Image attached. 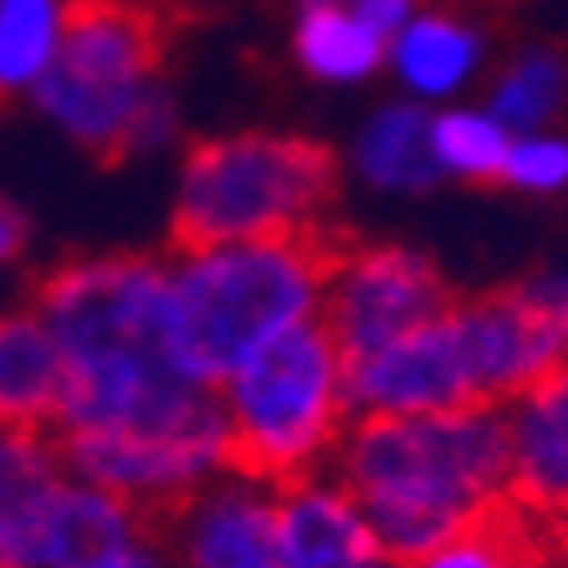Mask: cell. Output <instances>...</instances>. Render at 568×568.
Wrapping results in <instances>:
<instances>
[{"label":"cell","mask_w":568,"mask_h":568,"mask_svg":"<svg viewBox=\"0 0 568 568\" xmlns=\"http://www.w3.org/2000/svg\"><path fill=\"white\" fill-rule=\"evenodd\" d=\"M344 174L358 190L384 200H415L446 185V174L430 149V108L410 103V98H384L364 119L354 123L344 144Z\"/></svg>","instance_id":"9a60e30c"},{"label":"cell","mask_w":568,"mask_h":568,"mask_svg":"<svg viewBox=\"0 0 568 568\" xmlns=\"http://www.w3.org/2000/svg\"><path fill=\"white\" fill-rule=\"evenodd\" d=\"M297 6H348V0H297Z\"/></svg>","instance_id":"f546056e"},{"label":"cell","mask_w":568,"mask_h":568,"mask_svg":"<svg viewBox=\"0 0 568 568\" xmlns=\"http://www.w3.org/2000/svg\"><path fill=\"white\" fill-rule=\"evenodd\" d=\"M338 180L344 164L313 133L266 123L205 133L174 159L170 236L174 246L323 236Z\"/></svg>","instance_id":"277c9868"},{"label":"cell","mask_w":568,"mask_h":568,"mask_svg":"<svg viewBox=\"0 0 568 568\" xmlns=\"http://www.w3.org/2000/svg\"><path fill=\"white\" fill-rule=\"evenodd\" d=\"M328 471L358 497L395 564H410L507 507L503 405L358 415Z\"/></svg>","instance_id":"7a4b0ae2"},{"label":"cell","mask_w":568,"mask_h":568,"mask_svg":"<svg viewBox=\"0 0 568 568\" xmlns=\"http://www.w3.org/2000/svg\"><path fill=\"white\" fill-rule=\"evenodd\" d=\"M231 450L241 471L292 481L333 466V450L354 425L348 405V354L323 317L282 333L215 384Z\"/></svg>","instance_id":"5b68a950"},{"label":"cell","mask_w":568,"mask_h":568,"mask_svg":"<svg viewBox=\"0 0 568 568\" xmlns=\"http://www.w3.org/2000/svg\"><path fill=\"white\" fill-rule=\"evenodd\" d=\"M497 185L517 190V195H528V200L568 195V133L564 129L513 133V149H507V164Z\"/></svg>","instance_id":"603a6c76"},{"label":"cell","mask_w":568,"mask_h":568,"mask_svg":"<svg viewBox=\"0 0 568 568\" xmlns=\"http://www.w3.org/2000/svg\"><path fill=\"white\" fill-rule=\"evenodd\" d=\"M466 358L487 405H507L517 389L568 364V266H538L507 287L456 297Z\"/></svg>","instance_id":"ba28073f"},{"label":"cell","mask_w":568,"mask_h":568,"mask_svg":"<svg viewBox=\"0 0 568 568\" xmlns=\"http://www.w3.org/2000/svg\"><path fill=\"white\" fill-rule=\"evenodd\" d=\"M348 6H354V11L364 16V21H369L384 41L395 37V31L410 27V16L420 11V0H348Z\"/></svg>","instance_id":"4316f807"},{"label":"cell","mask_w":568,"mask_h":568,"mask_svg":"<svg viewBox=\"0 0 568 568\" xmlns=\"http://www.w3.org/2000/svg\"><path fill=\"white\" fill-rule=\"evenodd\" d=\"M149 528H154L149 513L67 471L16 523V542H21V568H88L98 558L119 554L123 542L144 538Z\"/></svg>","instance_id":"7c38bea8"},{"label":"cell","mask_w":568,"mask_h":568,"mask_svg":"<svg viewBox=\"0 0 568 568\" xmlns=\"http://www.w3.org/2000/svg\"><path fill=\"white\" fill-rule=\"evenodd\" d=\"M78 0H0V103H27L47 78Z\"/></svg>","instance_id":"d6986e66"},{"label":"cell","mask_w":568,"mask_h":568,"mask_svg":"<svg viewBox=\"0 0 568 568\" xmlns=\"http://www.w3.org/2000/svg\"><path fill=\"white\" fill-rule=\"evenodd\" d=\"M450 303L456 292L430 252L410 241H354L333 252L317 317L338 338V348L358 358L425 328Z\"/></svg>","instance_id":"52a82bcc"},{"label":"cell","mask_w":568,"mask_h":568,"mask_svg":"<svg viewBox=\"0 0 568 568\" xmlns=\"http://www.w3.org/2000/svg\"><path fill=\"white\" fill-rule=\"evenodd\" d=\"M180 133H185V108H180L174 88L164 82V88H159V93L144 103L139 123H133L123 159H164L174 144H180Z\"/></svg>","instance_id":"cb8c5ba5"},{"label":"cell","mask_w":568,"mask_h":568,"mask_svg":"<svg viewBox=\"0 0 568 568\" xmlns=\"http://www.w3.org/2000/svg\"><path fill=\"white\" fill-rule=\"evenodd\" d=\"M328 262L323 236L174 246L164 256L174 358L200 384H221L241 358L323 313Z\"/></svg>","instance_id":"3957f363"},{"label":"cell","mask_w":568,"mask_h":568,"mask_svg":"<svg viewBox=\"0 0 568 568\" xmlns=\"http://www.w3.org/2000/svg\"><path fill=\"white\" fill-rule=\"evenodd\" d=\"M430 149H436V164L446 180L456 185H491L503 180L507 149H513V133L487 113V103H446L430 108Z\"/></svg>","instance_id":"44dd1931"},{"label":"cell","mask_w":568,"mask_h":568,"mask_svg":"<svg viewBox=\"0 0 568 568\" xmlns=\"http://www.w3.org/2000/svg\"><path fill=\"white\" fill-rule=\"evenodd\" d=\"M384 72L420 108L466 103L471 88H481L491 72V37L481 21L446 6H420L410 27L395 31L384 47Z\"/></svg>","instance_id":"5bb4252c"},{"label":"cell","mask_w":568,"mask_h":568,"mask_svg":"<svg viewBox=\"0 0 568 568\" xmlns=\"http://www.w3.org/2000/svg\"><path fill=\"white\" fill-rule=\"evenodd\" d=\"M154 528L180 568H287L277 538V481L241 466L159 513Z\"/></svg>","instance_id":"9c48e42d"},{"label":"cell","mask_w":568,"mask_h":568,"mask_svg":"<svg viewBox=\"0 0 568 568\" xmlns=\"http://www.w3.org/2000/svg\"><path fill=\"white\" fill-rule=\"evenodd\" d=\"M164 88L159 21L133 0H78L27 108L82 154L123 159L144 103Z\"/></svg>","instance_id":"8992f818"},{"label":"cell","mask_w":568,"mask_h":568,"mask_svg":"<svg viewBox=\"0 0 568 568\" xmlns=\"http://www.w3.org/2000/svg\"><path fill=\"white\" fill-rule=\"evenodd\" d=\"M481 103L507 133L558 129V119L568 113V57L548 41L517 47L487 72Z\"/></svg>","instance_id":"ac0fdd59"},{"label":"cell","mask_w":568,"mask_h":568,"mask_svg":"<svg viewBox=\"0 0 568 568\" xmlns=\"http://www.w3.org/2000/svg\"><path fill=\"white\" fill-rule=\"evenodd\" d=\"M31 252V221L16 200L0 195V272L21 266V256Z\"/></svg>","instance_id":"484cf974"},{"label":"cell","mask_w":568,"mask_h":568,"mask_svg":"<svg viewBox=\"0 0 568 568\" xmlns=\"http://www.w3.org/2000/svg\"><path fill=\"white\" fill-rule=\"evenodd\" d=\"M348 405H354V420L358 415H436L487 405L450 307L395 344L348 358Z\"/></svg>","instance_id":"30bf717a"},{"label":"cell","mask_w":568,"mask_h":568,"mask_svg":"<svg viewBox=\"0 0 568 568\" xmlns=\"http://www.w3.org/2000/svg\"><path fill=\"white\" fill-rule=\"evenodd\" d=\"M554 558H558V568H568V528L554 532Z\"/></svg>","instance_id":"f1b7e54d"},{"label":"cell","mask_w":568,"mask_h":568,"mask_svg":"<svg viewBox=\"0 0 568 568\" xmlns=\"http://www.w3.org/2000/svg\"><path fill=\"white\" fill-rule=\"evenodd\" d=\"M62 348L37 303L0 307V425L52 430L62 410Z\"/></svg>","instance_id":"2e32d148"},{"label":"cell","mask_w":568,"mask_h":568,"mask_svg":"<svg viewBox=\"0 0 568 568\" xmlns=\"http://www.w3.org/2000/svg\"><path fill=\"white\" fill-rule=\"evenodd\" d=\"M399 568H558V558L548 528L503 507V513L481 517L466 532H456L440 548H430V554L410 558Z\"/></svg>","instance_id":"ffe728a7"},{"label":"cell","mask_w":568,"mask_h":568,"mask_svg":"<svg viewBox=\"0 0 568 568\" xmlns=\"http://www.w3.org/2000/svg\"><path fill=\"white\" fill-rule=\"evenodd\" d=\"M507 507L538 528H568V364L532 379L503 405Z\"/></svg>","instance_id":"8fae6325"},{"label":"cell","mask_w":568,"mask_h":568,"mask_svg":"<svg viewBox=\"0 0 568 568\" xmlns=\"http://www.w3.org/2000/svg\"><path fill=\"white\" fill-rule=\"evenodd\" d=\"M62 476H67V462H62V446H57L52 430L0 425V513L11 517V528Z\"/></svg>","instance_id":"7402d4cb"},{"label":"cell","mask_w":568,"mask_h":568,"mask_svg":"<svg viewBox=\"0 0 568 568\" xmlns=\"http://www.w3.org/2000/svg\"><path fill=\"white\" fill-rule=\"evenodd\" d=\"M277 538L287 568H399L369 513L333 471L277 481Z\"/></svg>","instance_id":"4fadbf2b"},{"label":"cell","mask_w":568,"mask_h":568,"mask_svg":"<svg viewBox=\"0 0 568 568\" xmlns=\"http://www.w3.org/2000/svg\"><path fill=\"white\" fill-rule=\"evenodd\" d=\"M31 303L62 348L52 436L72 476L159 517L236 466L215 384L174 358L164 256H67Z\"/></svg>","instance_id":"6da1fadb"},{"label":"cell","mask_w":568,"mask_h":568,"mask_svg":"<svg viewBox=\"0 0 568 568\" xmlns=\"http://www.w3.org/2000/svg\"><path fill=\"white\" fill-rule=\"evenodd\" d=\"M0 568H21V542H16V528L6 513H0Z\"/></svg>","instance_id":"83f0119b"},{"label":"cell","mask_w":568,"mask_h":568,"mask_svg":"<svg viewBox=\"0 0 568 568\" xmlns=\"http://www.w3.org/2000/svg\"><path fill=\"white\" fill-rule=\"evenodd\" d=\"M389 41L354 11V6H297L287 31V52L303 78L317 88H364L384 72Z\"/></svg>","instance_id":"e0dca14e"},{"label":"cell","mask_w":568,"mask_h":568,"mask_svg":"<svg viewBox=\"0 0 568 568\" xmlns=\"http://www.w3.org/2000/svg\"><path fill=\"white\" fill-rule=\"evenodd\" d=\"M88 568H180V564H174V554H170V548H164V538H159V528H149L144 538L123 542L119 554L98 558V564H88Z\"/></svg>","instance_id":"d4e9b609"}]
</instances>
